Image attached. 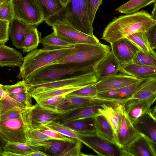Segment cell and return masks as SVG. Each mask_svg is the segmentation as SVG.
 <instances>
[{"mask_svg":"<svg viewBox=\"0 0 156 156\" xmlns=\"http://www.w3.org/2000/svg\"><path fill=\"white\" fill-rule=\"evenodd\" d=\"M65 97L73 104L76 108L101 105L103 104L108 105H114L119 103L125 102L128 99L106 98L98 97H80L66 95H65Z\"/></svg>","mask_w":156,"mask_h":156,"instance_id":"cell-20","label":"cell"},{"mask_svg":"<svg viewBox=\"0 0 156 156\" xmlns=\"http://www.w3.org/2000/svg\"><path fill=\"white\" fill-rule=\"evenodd\" d=\"M65 97V95H62L52 97L40 101L37 103L45 108L57 112L56 108L58 105Z\"/></svg>","mask_w":156,"mask_h":156,"instance_id":"cell-45","label":"cell"},{"mask_svg":"<svg viewBox=\"0 0 156 156\" xmlns=\"http://www.w3.org/2000/svg\"><path fill=\"white\" fill-rule=\"evenodd\" d=\"M41 34L36 27L29 26L25 35L23 51L24 53L30 52L36 49L40 43Z\"/></svg>","mask_w":156,"mask_h":156,"instance_id":"cell-30","label":"cell"},{"mask_svg":"<svg viewBox=\"0 0 156 156\" xmlns=\"http://www.w3.org/2000/svg\"><path fill=\"white\" fill-rule=\"evenodd\" d=\"M156 0H130L117 8L115 10L126 14H130L138 11L148 5L156 2Z\"/></svg>","mask_w":156,"mask_h":156,"instance_id":"cell-33","label":"cell"},{"mask_svg":"<svg viewBox=\"0 0 156 156\" xmlns=\"http://www.w3.org/2000/svg\"><path fill=\"white\" fill-rule=\"evenodd\" d=\"M38 129L48 136L55 139L72 141L75 139L65 136L55 131L47 128L44 126H41Z\"/></svg>","mask_w":156,"mask_h":156,"instance_id":"cell-47","label":"cell"},{"mask_svg":"<svg viewBox=\"0 0 156 156\" xmlns=\"http://www.w3.org/2000/svg\"><path fill=\"white\" fill-rule=\"evenodd\" d=\"M133 63L144 66H156V57L139 50L135 56Z\"/></svg>","mask_w":156,"mask_h":156,"instance_id":"cell-38","label":"cell"},{"mask_svg":"<svg viewBox=\"0 0 156 156\" xmlns=\"http://www.w3.org/2000/svg\"><path fill=\"white\" fill-rule=\"evenodd\" d=\"M23 111L13 109L7 111L0 115V120L11 119L20 118L21 116Z\"/></svg>","mask_w":156,"mask_h":156,"instance_id":"cell-51","label":"cell"},{"mask_svg":"<svg viewBox=\"0 0 156 156\" xmlns=\"http://www.w3.org/2000/svg\"><path fill=\"white\" fill-rule=\"evenodd\" d=\"M146 33L150 46L154 51L156 48V25L151 28Z\"/></svg>","mask_w":156,"mask_h":156,"instance_id":"cell-52","label":"cell"},{"mask_svg":"<svg viewBox=\"0 0 156 156\" xmlns=\"http://www.w3.org/2000/svg\"><path fill=\"white\" fill-rule=\"evenodd\" d=\"M7 0H0V7L2 4Z\"/></svg>","mask_w":156,"mask_h":156,"instance_id":"cell-57","label":"cell"},{"mask_svg":"<svg viewBox=\"0 0 156 156\" xmlns=\"http://www.w3.org/2000/svg\"><path fill=\"white\" fill-rule=\"evenodd\" d=\"M125 103L121 108L120 126L115 137L116 144L121 148L129 144L139 134L126 113Z\"/></svg>","mask_w":156,"mask_h":156,"instance_id":"cell-14","label":"cell"},{"mask_svg":"<svg viewBox=\"0 0 156 156\" xmlns=\"http://www.w3.org/2000/svg\"><path fill=\"white\" fill-rule=\"evenodd\" d=\"M147 79H141L132 84L116 89L99 92L97 97L106 98L121 100L129 99L140 84Z\"/></svg>","mask_w":156,"mask_h":156,"instance_id":"cell-25","label":"cell"},{"mask_svg":"<svg viewBox=\"0 0 156 156\" xmlns=\"http://www.w3.org/2000/svg\"><path fill=\"white\" fill-rule=\"evenodd\" d=\"M111 49L120 65L133 63L139 49L127 38L119 39L111 43Z\"/></svg>","mask_w":156,"mask_h":156,"instance_id":"cell-13","label":"cell"},{"mask_svg":"<svg viewBox=\"0 0 156 156\" xmlns=\"http://www.w3.org/2000/svg\"><path fill=\"white\" fill-rule=\"evenodd\" d=\"M140 79L122 73L116 74L105 77L95 83L99 92L108 91L125 87L136 82Z\"/></svg>","mask_w":156,"mask_h":156,"instance_id":"cell-15","label":"cell"},{"mask_svg":"<svg viewBox=\"0 0 156 156\" xmlns=\"http://www.w3.org/2000/svg\"><path fill=\"white\" fill-rule=\"evenodd\" d=\"M23 57L19 51L4 44H0V66L20 67Z\"/></svg>","mask_w":156,"mask_h":156,"instance_id":"cell-23","label":"cell"},{"mask_svg":"<svg viewBox=\"0 0 156 156\" xmlns=\"http://www.w3.org/2000/svg\"><path fill=\"white\" fill-rule=\"evenodd\" d=\"M130 99L149 100L154 102L156 99V77L144 80Z\"/></svg>","mask_w":156,"mask_h":156,"instance_id":"cell-24","label":"cell"},{"mask_svg":"<svg viewBox=\"0 0 156 156\" xmlns=\"http://www.w3.org/2000/svg\"><path fill=\"white\" fill-rule=\"evenodd\" d=\"M0 133L8 142L26 144L28 140L27 128L21 116L0 120Z\"/></svg>","mask_w":156,"mask_h":156,"instance_id":"cell-11","label":"cell"},{"mask_svg":"<svg viewBox=\"0 0 156 156\" xmlns=\"http://www.w3.org/2000/svg\"><path fill=\"white\" fill-rule=\"evenodd\" d=\"M93 117L67 122L62 124L76 133L83 134L93 133L96 132Z\"/></svg>","mask_w":156,"mask_h":156,"instance_id":"cell-29","label":"cell"},{"mask_svg":"<svg viewBox=\"0 0 156 156\" xmlns=\"http://www.w3.org/2000/svg\"><path fill=\"white\" fill-rule=\"evenodd\" d=\"M98 81L94 71L77 76L27 87L28 92L32 97L37 94L51 90L85 86L94 83Z\"/></svg>","mask_w":156,"mask_h":156,"instance_id":"cell-7","label":"cell"},{"mask_svg":"<svg viewBox=\"0 0 156 156\" xmlns=\"http://www.w3.org/2000/svg\"><path fill=\"white\" fill-rule=\"evenodd\" d=\"M29 26L14 18L10 23L9 35L12 44L18 49H23L25 32Z\"/></svg>","mask_w":156,"mask_h":156,"instance_id":"cell-26","label":"cell"},{"mask_svg":"<svg viewBox=\"0 0 156 156\" xmlns=\"http://www.w3.org/2000/svg\"><path fill=\"white\" fill-rule=\"evenodd\" d=\"M82 142L78 139L75 138L70 142L60 156H80L84 154L81 152Z\"/></svg>","mask_w":156,"mask_h":156,"instance_id":"cell-42","label":"cell"},{"mask_svg":"<svg viewBox=\"0 0 156 156\" xmlns=\"http://www.w3.org/2000/svg\"><path fill=\"white\" fill-rule=\"evenodd\" d=\"M62 113L45 108L38 103L21 112V117L28 129H38L53 121Z\"/></svg>","mask_w":156,"mask_h":156,"instance_id":"cell-10","label":"cell"},{"mask_svg":"<svg viewBox=\"0 0 156 156\" xmlns=\"http://www.w3.org/2000/svg\"><path fill=\"white\" fill-rule=\"evenodd\" d=\"M2 84H0V96L2 97L6 96L7 95L2 90Z\"/></svg>","mask_w":156,"mask_h":156,"instance_id":"cell-55","label":"cell"},{"mask_svg":"<svg viewBox=\"0 0 156 156\" xmlns=\"http://www.w3.org/2000/svg\"><path fill=\"white\" fill-rule=\"evenodd\" d=\"M87 85L78 87H66L51 90L37 94L33 96L32 97L34 98L37 102L52 97L66 95L71 92Z\"/></svg>","mask_w":156,"mask_h":156,"instance_id":"cell-34","label":"cell"},{"mask_svg":"<svg viewBox=\"0 0 156 156\" xmlns=\"http://www.w3.org/2000/svg\"><path fill=\"white\" fill-rule=\"evenodd\" d=\"M88 0H71L62 11L69 23L75 28L86 34L94 35L93 25L89 20Z\"/></svg>","mask_w":156,"mask_h":156,"instance_id":"cell-6","label":"cell"},{"mask_svg":"<svg viewBox=\"0 0 156 156\" xmlns=\"http://www.w3.org/2000/svg\"><path fill=\"white\" fill-rule=\"evenodd\" d=\"M2 98V97L1 96H0V100Z\"/></svg>","mask_w":156,"mask_h":156,"instance_id":"cell-58","label":"cell"},{"mask_svg":"<svg viewBox=\"0 0 156 156\" xmlns=\"http://www.w3.org/2000/svg\"><path fill=\"white\" fill-rule=\"evenodd\" d=\"M28 140L27 143L55 139L49 137L38 129L27 128Z\"/></svg>","mask_w":156,"mask_h":156,"instance_id":"cell-44","label":"cell"},{"mask_svg":"<svg viewBox=\"0 0 156 156\" xmlns=\"http://www.w3.org/2000/svg\"><path fill=\"white\" fill-rule=\"evenodd\" d=\"M76 108L73 104L65 98L59 103L56 108V111L61 113H64Z\"/></svg>","mask_w":156,"mask_h":156,"instance_id":"cell-50","label":"cell"},{"mask_svg":"<svg viewBox=\"0 0 156 156\" xmlns=\"http://www.w3.org/2000/svg\"><path fill=\"white\" fill-rule=\"evenodd\" d=\"M126 101L114 105L103 104L101 105L102 108L99 109L100 114L106 118L112 127L115 139L120 126L121 108L122 104Z\"/></svg>","mask_w":156,"mask_h":156,"instance_id":"cell-22","label":"cell"},{"mask_svg":"<svg viewBox=\"0 0 156 156\" xmlns=\"http://www.w3.org/2000/svg\"><path fill=\"white\" fill-rule=\"evenodd\" d=\"M62 5L64 6H66L69 2H70L71 0H60Z\"/></svg>","mask_w":156,"mask_h":156,"instance_id":"cell-56","label":"cell"},{"mask_svg":"<svg viewBox=\"0 0 156 156\" xmlns=\"http://www.w3.org/2000/svg\"><path fill=\"white\" fill-rule=\"evenodd\" d=\"M109 46L98 44H75L64 57L51 64L61 63L71 66L87 67L94 69L110 51Z\"/></svg>","mask_w":156,"mask_h":156,"instance_id":"cell-2","label":"cell"},{"mask_svg":"<svg viewBox=\"0 0 156 156\" xmlns=\"http://www.w3.org/2000/svg\"><path fill=\"white\" fill-rule=\"evenodd\" d=\"M7 142L0 133V156H4V151L2 149L5 147Z\"/></svg>","mask_w":156,"mask_h":156,"instance_id":"cell-53","label":"cell"},{"mask_svg":"<svg viewBox=\"0 0 156 156\" xmlns=\"http://www.w3.org/2000/svg\"><path fill=\"white\" fill-rule=\"evenodd\" d=\"M127 38L139 49L156 57L155 52L151 48L146 32H138L133 34Z\"/></svg>","mask_w":156,"mask_h":156,"instance_id":"cell-31","label":"cell"},{"mask_svg":"<svg viewBox=\"0 0 156 156\" xmlns=\"http://www.w3.org/2000/svg\"><path fill=\"white\" fill-rule=\"evenodd\" d=\"M52 28L55 34L63 39L74 44L101 43L94 35L90 36L79 31L68 22L61 9L44 21Z\"/></svg>","mask_w":156,"mask_h":156,"instance_id":"cell-5","label":"cell"},{"mask_svg":"<svg viewBox=\"0 0 156 156\" xmlns=\"http://www.w3.org/2000/svg\"><path fill=\"white\" fill-rule=\"evenodd\" d=\"M156 25V20L146 11L115 17L105 28L101 39L109 43L138 32H146Z\"/></svg>","mask_w":156,"mask_h":156,"instance_id":"cell-1","label":"cell"},{"mask_svg":"<svg viewBox=\"0 0 156 156\" xmlns=\"http://www.w3.org/2000/svg\"><path fill=\"white\" fill-rule=\"evenodd\" d=\"M156 144L144 135H139L122 148V156H156Z\"/></svg>","mask_w":156,"mask_h":156,"instance_id":"cell-12","label":"cell"},{"mask_svg":"<svg viewBox=\"0 0 156 156\" xmlns=\"http://www.w3.org/2000/svg\"><path fill=\"white\" fill-rule=\"evenodd\" d=\"M70 142L57 139L49 140L43 152L49 156H60Z\"/></svg>","mask_w":156,"mask_h":156,"instance_id":"cell-36","label":"cell"},{"mask_svg":"<svg viewBox=\"0 0 156 156\" xmlns=\"http://www.w3.org/2000/svg\"><path fill=\"white\" fill-rule=\"evenodd\" d=\"M27 108L16 101L8 95L2 97L0 100V115L9 111L17 109L23 111Z\"/></svg>","mask_w":156,"mask_h":156,"instance_id":"cell-37","label":"cell"},{"mask_svg":"<svg viewBox=\"0 0 156 156\" xmlns=\"http://www.w3.org/2000/svg\"><path fill=\"white\" fill-rule=\"evenodd\" d=\"M72 48L52 50H45L42 48L30 51L23 57L17 78L23 80L26 78L38 69L64 57Z\"/></svg>","mask_w":156,"mask_h":156,"instance_id":"cell-4","label":"cell"},{"mask_svg":"<svg viewBox=\"0 0 156 156\" xmlns=\"http://www.w3.org/2000/svg\"><path fill=\"white\" fill-rule=\"evenodd\" d=\"M154 102L149 100L130 99L125 102L124 106L128 117L133 122L140 116L150 111Z\"/></svg>","mask_w":156,"mask_h":156,"instance_id":"cell-19","label":"cell"},{"mask_svg":"<svg viewBox=\"0 0 156 156\" xmlns=\"http://www.w3.org/2000/svg\"><path fill=\"white\" fill-rule=\"evenodd\" d=\"M94 71L87 67H73L61 63L50 64L34 71L23 79L27 86L70 78Z\"/></svg>","mask_w":156,"mask_h":156,"instance_id":"cell-3","label":"cell"},{"mask_svg":"<svg viewBox=\"0 0 156 156\" xmlns=\"http://www.w3.org/2000/svg\"><path fill=\"white\" fill-rule=\"evenodd\" d=\"M8 95L16 101L24 105L27 108L32 106V97L28 92H21Z\"/></svg>","mask_w":156,"mask_h":156,"instance_id":"cell-46","label":"cell"},{"mask_svg":"<svg viewBox=\"0 0 156 156\" xmlns=\"http://www.w3.org/2000/svg\"><path fill=\"white\" fill-rule=\"evenodd\" d=\"M119 72L139 79H147L156 77V66H144L133 63L121 65Z\"/></svg>","mask_w":156,"mask_h":156,"instance_id":"cell-21","label":"cell"},{"mask_svg":"<svg viewBox=\"0 0 156 156\" xmlns=\"http://www.w3.org/2000/svg\"><path fill=\"white\" fill-rule=\"evenodd\" d=\"M14 18L12 0H7L0 7V20L10 23Z\"/></svg>","mask_w":156,"mask_h":156,"instance_id":"cell-41","label":"cell"},{"mask_svg":"<svg viewBox=\"0 0 156 156\" xmlns=\"http://www.w3.org/2000/svg\"><path fill=\"white\" fill-rule=\"evenodd\" d=\"M76 133L77 139L99 156H122V148L96 132L89 134Z\"/></svg>","mask_w":156,"mask_h":156,"instance_id":"cell-9","label":"cell"},{"mask_svg":"<svg viewBox=\"0 0 156 156\" xmlns=\"http://www.w3.org/2000/svg\"><path fill=\"white\" fill-rule=\"evenodd\" d=\"M40 43L43 45L42 49L47 50L73 48L75 44L61 38L54 32L41 38Z\"/></svg>","mask_w":156,"mask_h":156,"instance_id":"cell-27","label":"cell"},{"mask_svg":"<svg viewBox=\"0 0 156 156\" xmlns=\"http://www.w3.org/2000/svg\"><path fill=\"white\" fill-rule=\"evenodd\" d=\"M5 151L13 153L16 156H25L37 150L33 148L26 144L20 143L7 142L2 148Z\"/></svg>","mask_w":156,"mask_h":156,"instance_id":"cell-35","label":"cell"},{"mask_svg":"<svg viewBox=\"0 0 156 156\" xmlns=\"http://www.w3.org/2000/svg\"><path fill=\"white\" fill-rule=\"evenodd\" d=\"M103 0H88V12L90 21L93 25L97 11Z\"/></svg>","mask_w":156,"mask_h":156,"instance_id":"cell-48","label":"cell"},{"mask_svg":"<svg viewBox=\"0 0 156 156\" xmlns=\"http://www.w3.org/2000/svg\"><path fill=\"white\" fill-rule=\"evenodd\" d=\"M14 18L27 25L37 27L44 21L37 0H12Z\"/></svg>","mask_w":156,"mask_h":156,"instance_id":"cell-8","label":"cell"},{"mask_svg":"<svg viewBox=\"0 0 156 156\" xmlns=\"http://www.w3.org/2000/svg\"><path fill=\"white\" fill-rule=\"evenodd\" d=\"M45 127L55 131L65 136L77 139L76 133L62 124L52 121L43 126Z\"/></svg>","mask_w":156,"mask_h":156,"instance_id":"cell-40","label":"cell"},{"mask_svg":"<svg viewBox=\"0 0 156 156\" xmlns=\"http://www.w3.org/2000/svg\"><path fill=\"white\" fill-rule=\"evenodd\" d=\"M1 87L3 90L8 95L28 92L27 86L23 80L15 84L11 85H2Z\"/></svg>","mask_w":156,"mask_h":156,"instance_id":"cell-43","label":"cell"},{"mask_svg":"<svg viewBox=\"0 0 156 156\" xmlns=\"http://www.w3.org/2000/svg\"><path fill=\"white\" fill-rule=\"evenodd\" d=\"M120 64L111 50L97 64L94 71L98 81L117 74Z\"/></svg>","mask_w":156,"mask_h":156,"instance_id":"cell-18","label":"cell"},{"mask_svg":"<svg viewBox=\"0 0 156 156\" xmlns=\"http://www.w3.org/2000/svg\"><path fill=\"white\" fill-rule=\"evenodd\" d=\"M93 119L96 132L103 137L116 144L113 131L106 118L99 114L93 117Z\"/></svg>","mask_w":156,"mask_h":156,"instance_id":"cell-28","label":"cell"},{"mask_svg":"<svg viewBox=\"0 0 156 156\" xmlns=\"http://www.w3.org/2000/svg\"><path fill=\"white\" fill-rule=\"evenodd\" d=\"M101 105L80 107L62 113L53 122L60 124L76 120L94 117L100 114Z\"/></svg>","mask_w":156,"mask_h":156,"instance_id":"cell-17","label":"cell"},{"mask_svg":"<svg viewBox=\"0 0 156 156\" xmlns=\"http://www.w3.org/2000/svg\"><path fill=\"white\" fill-rule=\"evenodd\" d=\"M42 11L44 21L61 10L64 6L60 0H37Z\"/></svg>","mask_w":156,"mask_h":156,"instance_id":"cell-32","label":"cell"},{"mask_svg":"<svg viewBox=\"0 0 156 156\" xmlns=\"http://www.w3.org/2000/svg\"><path fill=\"white\" fill-rule=\"evenodd\" d=\"M48 154L40 150H37L30 153L27 156H48Z\"/></svg>","mask_w":156,"mask_h":156,"instance_id":"cell-54","label":"cell"},{"mask_svg":"<svg viewBox=\"0 0 156 156\" xmlns=\"http://www.w3.org/2000/svg\"><path fill=\"white\" fill-rule=\"evenodd\" d=\"M156 116L151 110L140 116L132 122L139 134H141L156 144Z\"/></svg>","mask_w":156,"mask_h":156,"instance_id":"cell-16","label":"cell"},{"mask_svg":"<svg viewBox=\"0 0 156 156\" xmlns=\"http://www.w3.org/2000/svg\"><path fill=\"white\" fill-rule=\"evenodd\" d=\"M10 23L0 20V44H5L9 40Z\"/></svg>","mask_w":156,"mask_h":156,"instance_id":"cell-49","label":"cell"},{"mask_svg":"<svg viewBox=\"0 0 156 156\" xmlns=\"http://www.w3.org/2000/svg\"><path fill=\"white\" fill-rule=\"evenodd\" d=\"M95 83L90 84L66 95L68 96L93 97H97L98 91Z\"/></svg>","mask_w":156,"mask_h":156,"instance_id":"cell-39","label":"cell"}]
</instances>
